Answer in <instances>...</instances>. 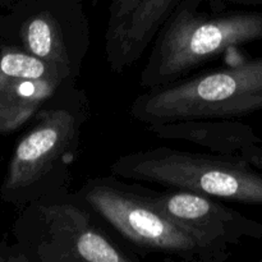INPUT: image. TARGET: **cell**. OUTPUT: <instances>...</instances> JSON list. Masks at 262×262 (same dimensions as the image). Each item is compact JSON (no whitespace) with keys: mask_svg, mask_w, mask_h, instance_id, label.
Here are the masks:
<instances>
[{"mask_svg":"<svg viewBox=\"0 0 262 262\" xmlns=\"http://www.w3.org/2000/svg\"><path fill=\"white\" fill-rule=\"evenodd\" d=\"M262 40V13L215 9L207 0H182L154 38L140 74L145 90L183 79L227 50Z\"/></svg>","mask_w":262,"mask_h":262,"instance_id":"cell-1","label":"cell"},{"mask_svg":"<svg viewBox=\"0 0 262 262\" xmlns=\"http://www.w3.org/2000/svg\"><path fill=\"white\" fill-rule=\"evenodd\" d=\"M90 113L89 97L76 82L59 90L15 146L3 191L33 202L69 191L72 166Z\"/></svg>","mask_w":262,"mask_h":262,"instance_id":"cell-2","label":"cell"},{"mask_svg":"<svg viewBox=\"0 0 262 262\" xmlns=\"http://www.w3.org/2000/svg\"><path fill=\"white\" fill-rule=\"evenodd\" d=\"M262 110V56L146 90L129 107L143 124L197 119H238Z\"/></svg>","mask_w":262,"mask_h":262,"instance_id":"cell-3","label":"cell"},{"mask_svg":"<svg viewBox=\"0 0 262 262\" xmlns=\"http://www.w3.org/2000/svg\"><path fill=\"white\" fill-rule=\"evenodd\" d=\"M110 170L128 181L262 206V171L241 156L155 147L120 156Z\"/></svg>","mask_w":262,"mask_h":262,"instance_id":"cell-4","label":"cell"},{"mask_svg":"<svg viewBox=\"0 0 262 262\" xmlns=\"http://www.w3.org/2000/svg\"><path fill=\"white\" fill-rule=\"evenodd\" d=\"M78 193L102 222L141 250L191 262H224L151 204L142 187L101 177L89 179Z\"/></svg>","mask_w":262,"mask_h":262,"instance_id":"cell-5","label":"cell"},{"mask_svg":"<svg viewBox=\"0 0 262 262\" xmlns=\"http://www.w3.org/2000/svg\"><path fill=\"white\" fill-rule=\"evenodd\" d=\"M32 252L41 262H136L141 257L115 242L79 193L51 194L33 206Z\"/></svg>","mask_w":262,"mask_h":262,"instance_id":"cell-6","label":"cell"},{"mask_svg":"<svg viewBox=\"0 0 262 262\" xmlns=\"http://www.w3.org/2000/svg\"><path fill=\"white\" fill-rule=\"evenodd\" d=\"M142 191L151 204L223 261L229 258L230 246L241 245L246 239H262V223L225 206L219 199L184 189Z\"/></svg>","mask_w":262,"mask_h":262,"instance_id":"cell-7","label":"cell"},{"mask_svg":"<svg viewBox=\"0 0 262 262\" xmlns=\"http://www.w3.org/2000/svg\"><path fill=\"white\" fill-rule=\"evenodd\" d=\"M27 53L78 79L91 46V30L79 0H35L20 26Z\"/></svg>","mask_w":262,"mask_h":262,"instance_id":"cell-8","label":"cell"},{"mask_svg":"<svg viewBox=\"0 0 262 262\" xmlns=\"http://www.w3.org/2000/svg\"><path fill=\"white\" fill-rule=\"evenodd\" d=\"M182 0H110L105 56L114 73L135 66Z\"/></svg>","mask_w":262,"mask_h":262,"instance_id":"cell-9","label":"cell"},{"mask_svg":"<svg viewBox=\"0 0 262 262\" xmlns=\"http://www.w3.org/2000/svg\"><path fill=\"white\" fill-rule=\"evenodd\" d=\"M73 82L77 79L58 67L33 76L0 73V130L10 132L19 128L59 90Z\"/></svg>","mask_w":262,"mask_h":262,"instance_id":"cell-10","label":"cell"},{"mask_svg":"<svg viewBox=\"0 0 262 262\" xmlns=\"http://www.w3.org/2000/svg\"><path fill=\"white\" fill-rule=\"evenodd\" d=\"M147 129L158 137L193 142L219 155L239 156V152L262 138L250 125L235 119L178 120L147 124Z\"/></svg>","mask_w":262,"mask_h":262,"instance_id":"cell-11","label":"cell"},{"mask_svg":"<svg viewBox=\"0 0 262 262\" xmlns=\"http://www.w3.org/2000/svg\"><path fill=\"white\" fill-rule=\"evenodd\" d=\"M239 156L262 171V140L246 146L239 152Z\"/></svg>","mask_w":262,"mask_h":262,"instance_id":"cell-12","label":"cell"},{"mask_svg":"<svg viewBox=\"0 0 262 262\" xmlns=\"http://www.w3.org/2000/svg\"><path fill=\"white\" fill-rule=\"evenodd\" d=\"M30 260L27 258V256L22 252L13 253L10 251L3 253L0 251V262H28Z\"/></svg>","mask_w":262,"mask_h":262,"instance_id":"cell-13","label":"cell"},{"mask_svg":"<svg viewBox=\"0 0 262 262\" xmlns=\"http://www.w3.org/2000/svg\"><path fill=\"white\" fill-rule=\"evenodd\" d=\"M232 2L245 5H262V0H232Z\"/></svg>","mask_w":262,"mask_h":262,"instance_id":"cell-14","label":"cell"},{"mask_svg":"<svg viewBox=\"0 0 262 262\" xmlns=\"http://www.w3.org/2000/svg\"><path fill=\"white\" fill-rule=\"evenodd\" d=\"M79 2L84 3V2H86V0H79ZM91 2H92V4H96V2H97V0H91Z\"/></svg>","mask_w":262,"mask_h":262,"instance_id":"cell-15","label":"cell"},{"mask_svg":"<svg viewBox=\"0 0 262 262\" xmlns=\"http://www.w3.org/2000/svg\"><path fill=\"white\" fill-rule=\"evenodd\" d=\"M261 262H262V258H261Z\"/></svg>","mask_w":262,"mask_h":262,"instance_id":"cell-16","label":"cell"}]
</instances>
